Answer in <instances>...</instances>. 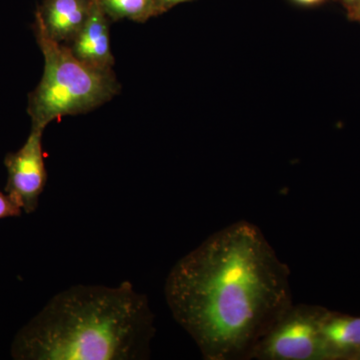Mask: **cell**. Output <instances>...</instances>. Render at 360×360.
Segmentation results:
<instances>
[{"label": "cell", "instance_id": "ba28073f", "mask_svg": "<svg viewBox=\"0 0 360 360\" xmlns=\"http://www.w3.org/2000/svg\"><path fill=\"white\" fill-rule=\"evenodd\" d=\"M321 333L329 359L360 356V317L330 314L324 310Z\"/></svg>", "mask_w": 360, "mask_h": 360}, {"label": "cell", "instance_id": "277c9868", "mask_svg": "<svg viewBox=\"0 0 360 360\" xmlns=\"http://www.w3.org/2000/svg\"><path fill=\"white\" fill-rule=\"evenodd\" d=\"M324 310L293 303L258 343L251 359H329L321 333Z\"/></svg>", "mask_w": 360, "mask_h": 360}, {"label": "cell", "instance_id": "6da1fadb", "mask_svg": "<svg viewBox=\"0 0 360 360\" xmlns=\"http://www.w3.org/2000/svg\"><path fill=\"white\" fill-rule=\"evenodd\" d=\"M165 300L206 360H248L293 304L290 270L240 220L205 239L168 274Z\"/></svg>", "mask_w": 360, "mask_h": 360}, {"label": "cell", "instance_id": "7a4b0ae2", "mask_svg": "<svg viewBox=\"0 0 360 360\" xmlns=\"http://www.w3.org/2000/svg\"><path fill=\"white\" fill-rule=\"evenodd\" d=\"M155 314L129 281L71 286L18 331L16 360H139L150 356Z\"/></svg>", "mask_w": 360, "mask_h": 360}, {"label": "cell", "instance_id": "3957f363", "mask_svg": "<svg viewBox=\"0 0 360 360\" xmlns=\"http://www.w3.org/2000/svg\"><path fill=\"white\" fill-rule=\"evenodd\" d=\"M34 32L44 58L39 84L28 99L32 129L44 130L53 120L82 115L103 105L120 92L112 70L92 68L68 45L52 39L35 22Z\"/></svg>", "mask_w": 360, "mask_h": 360}, {"label": "cell", "instance_id": "8fae6325", "mask_svg": "<svg viewBox=\"0 0 360 360\" xmlns=\"http://www.w3.org/2000/svg\"><path fill=\"white\" fill-rule=\"evenodd\" d=\"M186 1H189V0H158V4H160L161 13H162V11H167V9L172 8L177 4Z\"/></svg>", "mask_w": 360, "mask_h": 360}, {"label": "cell", "instance_id": "7c38bea8", "mask_svg": "<svg viewBox=\"0 0 360 360\" xmlns=\"http://www.w3.org/2000/svg\"><path fill=\"white\" fill-rule=\"evenodd\" d=\"M348 18L352 20L360 21V0L352 8L348 9Z\"/></svg>", "mask_w": 360, "mask_h": 360}, {"label": "cell", "instance_id": "5b68a950", "mask_svg": "<svg viewBox=\"0 0 360 360\" xmlns=\"http://www.w3.org/2000/svg\"><path fill=\"white\" fill-rule=\"evenodd\" d=\"M44 131L32 129L22 148L8 153L4 160L7 169L6 193L27 214L39 207V198L47 182L42 151Z\"/></svg>", "mask_w": 360, "mask_h": 360}, {"label": "cell", "instance_id": "30bf717a", "mask_svg": "<svg viewBox=\"0 0 360 360\" xmlns=\"http://www.w3.org/2000/svg\"><path fill=\"white\" fill-rule=\"evenodd\" d=\"M21 213L22 210L11 200V196L0 191V219L18 217Z\"/></svg>", "mask_w": 360, "mask_h": 360}, {"label": "cell", "instance_id": "52a82bcc", "mask_svg": "<svg viewBox=\"0 0 360 360\" xmlns=\"http://www.w3.org/2000/svg\"><path fill=\"white\" fill-rule=\"evenodd\" d=\"M91 0H46L37 13L35 22L56 41L71 42L89 16Z\"/></svg>", "mask_w": 360, "mask_h": 360}, {"label": "cell", "instance_id": "8992f818", "mask_svg": "<svg viewBox=\"0 0 360 360\" xmlns=\"http://www.w3.org/2000/svg\"><path fill=\"white\" fill-rule=\"evenodd\" d=\"M108 18L101 0H91L89 16L70 46L80 60L103 70H111L115 65Z\"/></svg>", "mask_w": 360, "mask_h": 360}, {"label": "cell", "instance_id": "4fadbf2b", "mask_svg": "<svg viewBox=\"0 0 360 360\" xmlns=\"http://www.w3.org/2000/svg\"><path fill=\"white\" fill-rule=\"evenodd\" d=\"M297 4H302V6H316V4H322L326 0H295Z\"/></svg>", "mask_w": 360, "mask_h": 360}, {"label": "cell", "instance_id": "9c48e42d", "mask_svg": "<svg viewBox=\"0 0 360 360\" xmlns=\"http://www.w3.org/2000/svg\"><path fill=\"white\" fill-rule=\"evenodd\" d=\"M104 11L112 20L144 22L161 13L158 0H101Z\"/></svg>", "mask_w": 360, "mask_h": 360}, {"label": "cell", "instance_id": "5bb4252c", "mask_svg": "<svg viewBox=\"0 0 360 360\" xmlns=\"http://www.w3.org/2000/svg\"><path fill=\"white\" fill-rule=\"evenodd\" d=\"M342 1L343 4H345V6H347L348 11V9L352 8V7L354 6L359 0H342Z\"/></svg>", "mask_w": 360, "mask_h": 360}]
</instances>
